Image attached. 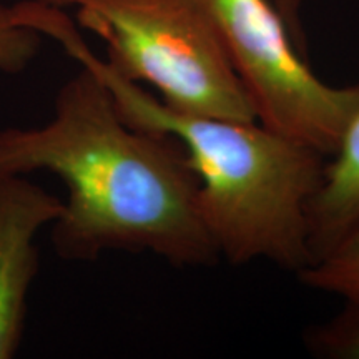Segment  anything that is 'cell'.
Segmentation results:
<instances>
[{"mask_svg": "<svg viewBox=\"0 0 359 359\" xmlns=\"http://www.w3.org/2000/svg\"><path fill=\"white\" fill-rule=\"evenodd\" d=\"M80 65L58 90L48 122L0 128V177L48 172L62 180L67 200L52 243L65 259L148 251L175 266L217 262L183 147L130 123L100 74Z\"/></svg>", "mask_w": 359, "mask_h": 359, "instance_id": "6da1fadb", "label": "cell"}, {"mask_svg": "<svg viewBox=\"0 0 359 359\" xmlns=\"http://www.w3.org/2000/svg\"><path fill=\"white\" fill-rule=\"evenodd\" d=\"M222 40L259 123L325 156L359 110V85L316 75L273 0H196Z\"/></svg>", "mask_w": 359, "mask_h": 359, "instance_id": "277c9868", "label": "cell"}, {"mask_svg": "<svg viewBox=\"0 0 359 359\" xmlns=\"http://www.w3.org/2000/svg\"><path fill=\"white\" fill-rule=\"evenodd\" d=\"M308 288L343 298L359 306V226L316 262L298 271Z\"/></svg>", "mask_w": 359, "mask_h": 359, "instance_id": "ba28073f", "label": "cell"}, {"mask_svg": "<svg viewBox=\"0 0 359 359\" xmlns=\"http://www.w3.org/2000/svg\"><path fill=\"white\" fill-rule=\"evenodd\" d=\"M273 4H275L276 8L281 13V17L285 19L299 50H302L304 55H308L306 35H304V27L302 19L303 0H273Z\"/></svg>", "mask_w": 359, "mask_h": 359, "instance_id": "30bf717a", "label": "cell"}, {"mask_svg": "<svg viewBox=\"0 0 359 359\" xmlns=\"http://www.w3.org/2000/svg\"><path fill=\"white\" fill-rule=\"evenodd\" d=\"M37 2L42 4H48V6H55V7H62L64 0H37Z\"/></svg>", "mask_w": 359, "mask_h": 359, "instance_id": "8fae6325", "label": "cell"}, {"mask_svg": "<svg viewBox=\"0 0 359 359\" xmlns=\"http://www.w3.org/2000/svg\"><path fill=\"white\" fill-rule=\"evenodd\" d=\"M64 210V200L27 175L0 177V359L15 356L27 296L39 269L35 238Z\"/></svg>", "mask_w": 359, "mask_h": 359, "instance_id": "5b68a950", "label": "cell"}, {"mask_svg": "<svg viewBox=\"0 0 359 359\" xmlns=\"http://www.w3.org/2000/svg\"><path fill=\"white\" fill-rule=\"evenodd\" d=\"M359 226V110L327 156L321 185L309 206L308 236L313 262ZM311 262V263H313Z\"/></svg>", "mask_w": 359, "mask_h": 359, "instance_id": "8992f818", "label": "cell"}, {"mask_svg": "<svg viewBox=\"0 0 359 359\" xmlns=\"http://www.w3.org/2000/svg\"><path fill=\"white\" fill-rule=\"evenodd\" d=\"M70 55L105 80L125 118L173 137L198 180V205L219 257L298 273L313 262L308 219L327 156L258 120L182 114L115 75L82 39Z\"/></svg>", "mask_w": 359, "mask_h": 359, "instance_id": "7a4b0ae2", "label": "cell"}, {"mask_svg": "<svg viewBox=\"0 0 359 359\" xmlns=\"http://www.w3.org/2000/svg\"><path fill=\"white\" fill-rule=\"evenodd\" d=\"M47 4L30 0L17 6H0V70L17 74L37 53L47 20Z\"/></svg>", "mask_w": 359, "mask_h": 359, "instance_id": "52a82bcc", "label": "cell"}, {"mask_svg": "<svg viewBox=\"0 0 359 359\" xmlns=\"http://www.w3.org/2000/svg\"><path fill=\"white\" fill-rule=\"evenodd\" d=\"M318 349L334 358L359 359V306L346 309L314 336Z\"/></svg>", "mask_w": 359, "mask_h": 359, "instance_id": "9c48e42d", "label": "cell"}, {"mask_svg": "<svg viewBox=\"0 0 359 359\" xmlns=\"http://www.w3.org/2000/svg\"><path fill=\"white\" fill-rule=\"evenodd\" d=\"M102 39L107 67L182 114L257 120L217 30L196 0H64Z\"/></svg>", "mask_w": 359, "mask_h": 359, "instance_id": "3957f363", "label": "cell"}]
</instances>
